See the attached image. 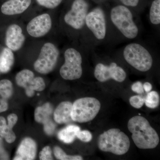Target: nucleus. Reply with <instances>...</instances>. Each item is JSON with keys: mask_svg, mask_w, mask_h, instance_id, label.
I'll list each match as a JSON object with an SVG mask.
<instances>
[{"mask_svg": "<svg viewBox=\"0 0 160 160\" xmlns=\"http://www.w3.org/2000/svg\"><path fill=\"white\" fill-rule=\"evenodd\" d=\"M0 136L9 143H13L16 138L12 129L8 126L6 119L3 117H0Z\"/></svg>", "mask_w": 160, "mask_h": 160, "instance_id": "412c9836", "label": "nucleus"}, {"mask_svg": "<svg viewBox=\"0 0 160 160\" xmlns=\"http://www.w3.org/2000/svg\"><path fill=\"white\" fill-rule=\"evenodd\" d=\"M72 103L69 102H63L56 108L53 113L55 122L58 124H66L72 121L71 118Z\"/></svg>", "mask_w": 160, "mask_h": 160, "instance_id": "dca6fc26", "label": "nucleus"}, {"mask_svg": "<svg viewBox=\"0 0 160 160\" xmlns=\"http://www.w3.org/2000/svg\"><path fill=\"white\" fill-rule=\"evenodd\" d=\"M86 26L95 40L102 41L107 35V20L106 12L101 6L89 10L86 16Z\"/></svg>", "mask_w": 160, "mask_h": 160, "instance_id": "423d86ee", "label": "nucleus"}, {"mask_svg": "<svg viewBox=\"0 0 160 160\" xmlns=\"http://www.w3.org/2000/svg\"><path fill=\"white\" fill-rule=\"evenodd\" d=\"M37 151V146L34 140L30 138H25L20 143L13 160H34Z\"/></svg>", "mask_w": 160, "mask_h": 160, "instance_id": "4468645a", "label": "nucleus"}, {"mask_svg": "<svg viewBox=\"0 0 160 160\" xmlns=\"http://www.w3.org/2000/svg\"><path fill=\"white\" fill-rule=\"evenodd\" d=\"M160 103V97L157 92H150L145 99V103L146 106L151 109H155L159 106Z\"/></svg>", "mask_w": 160, "mask_h": 160, "instance_id": "5701e85b", "label": "nucleus"}, {"mask_svg": "<svg viewBox=\"0 0 160 160\" xmlns=\"http://www.w3.org/2000/svg\"><path fill=\"white\" fill-rule=\"evenodd\" d=\"M80 130L79 127L75 125H69L60 130L58 133L59 139L66 144H70L74 141L77 134Z\"/></svg>", "mask_w": 160, "mask_h": 160, "instance_id": "aec40b11", "label": "nucleus"}, {"mask_svg": "<svg viewBox=\"0 0 160 160\" xmlns=\"http://www.w3.org/2000/svg\"><path fill=\"white\" fill-rule=\"evenodd\" d=\"M90 1H93L98 4H102V3L105 2L107 0H90Z\"/></svg>", "mask_w": 160, "mask_h": 160, "instance_id": "f704fd0d", "label": "nucleus"}, {"mask_svg": "<svg viewBox=\"0 0 160 160\" xmlns=\"http://www.w3.org/2000/svg\"><path fill=\"white\" fill-rule=\"evenodd\" d=\"M128 128L132 133V138L136 146L141 149H152L159 143L157 132L146 118L136 116L129 120Z\"/></svg>", "mask_w": 160, "mask_h": 160, "instance_id": "f257e3e1", "label": "nucleus"}, {"mask_svg": "<svg viewBox=\"0 0 160 160\" xmlns=\"http://www.w3.org/2000/svg\"><path fill=\"white\" fill-rule=\"evenodd\" d=\"M54 156L58 160H82L83 158L81 156L68 155L59 146H55L53 149Z\"/></svg>", "mask_w": 160, "mask_h": 160, "instance_id": "b1692460", "label": "nucleus"}, {"mask_svg": "<svg viewBox=\"0 0 160 160\" xmlns=\"http://www.w3.org/2000/svg\"><path fill=\"white\" fill-rule=\"evenodd\" d=\"M14 62V56L12 50L5 48L0 54V71L6 73L11 70Z\"/></svg>", "mask_w": 160, "mask_h": 160, "instance_id": "6ab92c4d", "label": "nucleus"}, {"mask_svg": "<svg viewBox=\"0 0 160 160\" xmlns=\"http://www.w3.org/2000/svg\"><path fill=\"white\" fill-rule=\"evenodd\" d=\"M31 0H8L2 5L1 11L7 15L21 14L28 9Z\"/></svg>", "mask_w": 160, "mask_h": 160, "instance_id": "2eb2a0df", "label": "nucleus"}, {"mask_svg": "<svg viewBox=\"0 0 160 160\" xmlns=\"http://www.w3.org/2000/svg\"><path fill=\"white\" fill-rule=\"evenodd\" d=\"M101 107V103L95 98L86 97L78 99L72 104V119L79 123L90 122L97 115Z\"/></svg>", "mask_w": 160, "mask_h": 160, "instance_id": "39448f33", "label": "nucleus"}, {"mask_svg": "<svg viewBox=\"0 0 160 160\" xmlns=\"http://www.w3.org/2000/svg\"><path fill=\"white\" fill-rule=\"evenodd\" d=\"M90 7L88 0H74L70 9L64 16L65 23L76 30L82 29L85 26L86 16Z\"/></svg>", "mask_w": 160, "mask_h": 160, "instance_id": "6e6552de", "label": "nucleus"}, {"mask_svg": "<svg viewBox=\"0 0 160 160\" xmlns=\"http://www.w3.org/2000/svg\"><path fill=\"white\" fill-rule=\"evenodd\" d=\"M129 138L118 129H111L100 135L98 146L101 151L122 155L126 154L130 148Z\"/></svg>", "mask_w": 160, "mask_h": 160, "instance_id": "7ed1b4c3", "label": "nucleus"}, {"mask_svg": "<svg viewBox=\"0 0 160 160\" xmlns=\"http://www.w3.org/2000/svg\"><path fill=\"white\" fill-rule=\"evenodd\" d=\"M9 155L3 146V140L0 138V160H8Z\"/></svg>", "mask_w": 160, "mask_h": 160, "instance_id": "473e14b6", "label": "nucleus"}, {"mask_svg": "<svg viewBox=\"0 0 160 160\" xmlns=\"http://www.w3.org/2000/svg\"><path fill=\"white\" fill-rule=\"evenodd\" d=\"M52 20L49 14L38 16L29 22L27 26L28 33L34 38H40L47 34L51 29Z\"/></svg>", "mask_w": 160, "mask_h": 160, "instance_id": "f8f14e48", "label": "nucleus"}, {"mask_svg": "<svg viewBox=\"0 0 160 160\" xmlns=\"http://www.w3.org/2000/svg\"><path fill=\"white\" fill-rule=\"evenodd\" d=\"M123 56L129 65L140 72L148 71L152 67L153 59L150 51L139 43L126 45L123 49Z\"/></svg>", "mask_w": 160, "mask_h": 160, "instance_id": "20e7f679", "label": "nucleus"}, {"mask_svg": "<svg viewBox=\"0 0 160 160\" xmlns=\"http://www.w3.org/2000/svg\"><path fill=\"white\" fill-rule=\"evenodd\" d=\"M39 157L41 160H53L51 148L49 146H45L40 152Z\"/></svg>", "mask_w": 160, "mask_h": 160, "instance_id": "cd10ccee", "label": "nucleus"}, {"mask_svg": "<svg viewBox=\"0 0 160 160\" xmlns=\"http://www.w3.org/2000/svg\"><path fill=\"white\" fill-rule=\"evenodd\" d=\"M143 88H144V90L146 92H149L152 89V86L150 83L146 82L143 84Z\"/></svg>", "mask_w": 160, "mask_h": 160, "instance_id": "72a5a7b5", "label": "nucleus"}, {"mask_svg": "<svg viewBox=\"0 0 160 160\" xmlns=\"http://www.w3.org/2000/svg\"><path fill=\"white\" fill-rule=\"evenodd\" d=\"M15 80L18 86L25 89L28 97H32L35 91H42L46 88V84L42 78L35 77L33 72L29 69H23L18 72Z\"/></svg>", "mask_w": 160, "mask_h": 160, "instance_id": "9d476101", "label": "nucleus"}, {"mask_svg": "<svg viewBox=\"0 0 160 160\" xmlns=\"http://www.w3.org/2000/svg\"><path fill=\"white\" fill-rule=\"evenodd\" d=\"M40 6L50 9L56 8L62 2V0H36Z\"/></svg>", "mask_w": 160, "mask_h": 160, "instance_id": "a878e982", "label": "nucleus"}, {"mask_svg": "<svg viewBox=\"0 0 160 160\" xmlns=\"http://www.w3.org/2000/svg\"><path fill=\"white\" fill-rule=\"evenodd\" d=\"M44 130L46 134L48 135H52L53 134L56 128V125L53 121L47 123L46 125H43Z\"/></svg>", "mask_w": 160, "mask_h": 160, "instance_id": "c756f323", "label": "nucleus"}, {"mask_svg": "<svg viewBox=\"0 0 160 160\" xmlns=\"http://www.w3.org/2000/svg\"><path fill=\"white\" fill-rule=\"evenodd\" d=\"M7 120H8V126L9 128L12 129L15 125L16 124L18 121V117L16 114L14 113H11L7 117Z\"/></svg>", "mask_w": 160, "mask_h": 160, "instance_id": "2f4dec72", "label": "nucleus"}, {"mask_svg": "<svg viewBox=\"0 0 160 160\" xmlns=\"http://www.w3.org/2000/svg\"><path fill=\"white\" fill-rule=\"evenodd\" d=\"M13 93V86L11 81L7 79L0 81V112L8 109V100Z\"/></svg>", "mask_w": 160, "mask_h": 160, "instance_id": "f3484780", "label": "nucleus"}, {"mask_svg": "<svg viewBox=\"0 0 160 160\" xmlns=\"http://www.w3.org/2000/svg\"><path fill=\"white\" fill-rule=\"evenodd\" d=\"M53 107L51 103L46 102L42 106H38L34 112V118L36 122L43 125L50 122L53 112Z\"/></svg>", "mask_w": 160, "mask_h": 160, "instance_id": "a211bd4d", "label": "nucleus"}, {"mask_svg": "<svg viewBox=\"0 0 160 160\" xmlns=\"http://www.w3.org/2000/svg\"><path fill=\"white\" fill-rule=\"evenodd\" d=\"M118 3L130 8L132 10L139 9L145 5V0H117Z\"/></svg>", "mask_w": 160, "mask_h": 160, "instance_id": "393cba45", "label": "nucleus"}, {"mask_svg": "<svg viewBox=\"0 0 160 160\" xmlns=\"http://www.w3.org/2000/svg\"><path fill=\"white\" fill-rule=\"evenodd\" d=\"M129 103L136 109H140L145 103V98L139 95L133 96L129 99Z\"/></svg>", "mask_w": 160, "mask_h": 160, "instance_id": "bb28decb", "label": "nucleus"}, {"mask_svg": "<svg viewBox=\"0 0 160 160\" xmlns=\"http://www.w3.org/2000/svg\"><path fill=\"white\" fill-rule=\"evenodd\" d=\"M94 75L96 79L101 82L110 79L122 82L126 80L127 76L124 69L115 62H112L109 66L102 63H98L95 67Z\"/></svg>", "mask_w": 160, "mask_h": 160, "instance_id": "9b49d317", "label": "nucleus"}, {"mask_svg": "<svg viewBox=\"0 0 160 160\" xmlns=\"http://www.w3.org/2000/svg\"><path fill=\"white\" fill-rule=\"evenodd\" d=\"M150 22L154 26L160 24V0H152L150 4L149 11Z\"/></svg>", "mask_w": 160, "mask_h": 160, "instance_id": "4be33fe9", "label": "nucleus"}, {"mask_svg": "<svg viewBox=\"0 0 160 160\" xmlns=\"http://www.w3.org/2000/svg\"><path fill=\"white\" fill-rule=\"evenodd\" d=\"M25 39L22 28L18 25L13 24L8 27L6 32V44L9 49L13 51L19 50Z\"/></svg>", "mask_w": 160, "mask_h": 160, "instance_id": "ddd939ff", "label": "nucleus"}, {"mask_svg": "<svg viewBox=\"0 0 160 160\" xmlns=\"http://www.w3.org/2000/svg\"><path fill=\"white\" fill-rule=\"evenodd\" d=\"M131 89L132 91L138 94H142L144 92L143 84L140 82H136L133 83Z\"/></svg>", "mask_w": 160, "mask_h": 160, "instance_id": "7c9ffc66", "label": "nucleus"}, {"mask_svg": "<svg viewBox=\"0 0 160 160\" xmlns=\"http://www.w3.org/2000/svg\"><path fill=\"white\" fill-rule=\"evenodd\" d=\"M65 62L60 70V74L64 79H78L82 75V58L78 51L73 48L66 49L64 53Z\"/></svg>", "mask_w": 160, "mask_h": 160, "instance_id": "0eeeda50", "label": "nucleus"}, {"mask_svg": "<svg viewBox=\"0 0 160 160\" xmlns=\"http://www.w3.org/2000/svg\"><path fill=\"white\" fill-rule=\"evenodd\" d=\"M59 52L56 46L51 43L44 44L38 59L34 63L36 71L41 74H48L54 69Z\"/></svg>", "mask_w": 160, "mask_h": 160, "instance_id": "1a4fd4ad", "label": "nucleus"}, {"mask_svg": "<svg viewBox=\"0 0 160 160\" xmlns=\"http://www.w3.org/2000/svg\"><path fill=\"white\" fill-rule=\"evenodd\" d=\"M109 14L112 25L124 37L129 40L137 37L139 28L131 9L118 3L112 7Z\"/></svg>", "mask_w": 160, "mask_h": 160, "instance_id": "f03ea898", "label": "nucleus"}, {"mask_svg": "<svg viewBox=\"0 0 160 160\" xmlns=\"http://www.w3.org/2000/svg\"><path fill=\"white\" fill-rule=\"evenodd\" d=\"M77 137L84 142H89L92 139V135L91 132L88 130H80L77 134Z\"/></svg>", "mask_w": 160, "mask_h": 160, "instance_id": "c85d7f7f", "label": "nucleus"}]
</instances>
